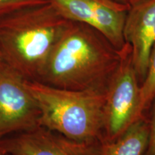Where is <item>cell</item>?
<instances>
[{
  "label": "cell",
  "mask_w": 155,
  "mask_h": 155,
  "mask_svg": "<svg viewBox=\"0 0 155 155\" xmlns=\"http://www.w3.org/2000/svg\"><path fill=\"white\" fill-rule=\"evenodd\" d=\"M122 50L95 28L71 21L54 46L39 82L106 94L121 64Z\"/></svg>",
  "instance_id": "cell-1"
},
{
  "label": "cell",
  "mask_w": 155,
  "mask_h": 155,
  "mask_svg": "<svg viewBox=\"0 0 155 155\" xmlns=\"http://www.w3.org/2000/svg\"><path fill=\"white\" fill-rule=\"evenodd\" d=\"M70 22L50 2L3 17L0 19L2 61L25 80L39 81L54 46Z\"/></svg>",
  "instance_id": "cell-2"
},
{
  "label": "cell",
  "mask_w": 155,
  "mask_h": 155,
  "mask_svg": "<svg viewBox=\"0 0 155 155\" xmlns=\"http://www.w3.org/2000/svg\"><path fill=\"white\" fill-rule=\"evenodd\" d=\"M26 83L40 108V126L76 140L102 141L106 94Z\"/></svg>",
  "instance_id": "cell-3"
},
{
  "label": "cell",
  "mask_w": 155,
  "mask_h": 155,
  "mask_svg": "<svg viewBox=\"0 0 155 155\" xmlns=\"http://www.w3.org/2000/svg\"><path fill=\"white\" fill-rule=\"evenodd\" d=\"M139 96L140 83L131 48L126 43L120 66L106 94L103 143L115 140L137 119Z\"/></svg>",
  "instance_id": "cell-4"
},
{
  "label": "cell",
  "mask_w": 155,
  "mask_h": 155,
  "mask_svg": "<svg viewBox=\"0 0 155 155\" xmlns=\"http://www.w3.org/2000/svg\"><path fill=\"white\" fill-rule=\"evenodd\" d=\"M26 81L0 61V141L40 126V108Z\"/></svg>",
  "instance_id": "cell-5"
},
{
  "label": "cell",
  "mask_w": 155,
  "mask_h": 155,
  "mask_svg": "<svg viewBox=\"0 0 155 155\" xmlns=\"http://www.w3.org/2000/svg\"><path fill=\"white\" fill-rule=\"evenodd\" d=\"M65 18L99 31L121 50L126 45L124 26L130 6L114 0H49Z\"/></svg>",
  "instance_id": "cell-6"
},
{
  "label": "cell",
  "mask_w": 155,
  "mask_h": 155,
  "mask_svg": "<svg viewBox=\"0 0 155 155\" xmlns=\"http://www.w3.org/2000/svg\"><path fill=\"white\" fill-rule=\"evenodd\" d=\"M0 149L13 155H103L100 139L76 140L42 126L5 137Z\"/></svg>",
  "instance_id": "cell-7"
},
{
  "label": "cell",
  "mask_w": 155,
  "mask_h": 155,
  "mask_svg": "<svg viewBox=\"0 0 155 155\" xmlns=\"http://www.w3.org/2000/svg\"><path fill=\"white\" fill-rule=\"evenodd\" d=\"M124 38L131 48L133 65L141 86L155 43V0H139L130 5L124 26Z\"/></svg>",
  "instance_id": "cell-8"
},
{
  "label": "cell",
  "mask_w": 155,
  "mask_h": 155,
  "mask_svg": "<svg viewBox=\"0 0 155 155\" xmlns=\"http://www.w3.org/2000/svg\"><path fill=\"white\" fill-rule=\"evenodd\" d=\"M149 136L147 115L136 119L115 140L103 143V155H144Z\"/></svg>",
  "instance_id": "cell-9"
},
{
  "label": "cell",
  "mask_w": 155,
  "mask_h": 155,
  "mask_svg": "<svg viewBox=\"0 0 155 155\" xmlns=\"http://www.w3.org/2000/svg\"><path fill=\"white\" fill-rule=\"evenodd\" d=\"M155 98V43L151 51L147 73L140 86V96L137 119L146 115Z\"/></svg>",
  "instance_id": "cell-10"
},
{
  "label": "cell",
  "mask_w": 155,
  "mask_h": 155,
  "mask_svg": "<svg viewBox=\"0 0 155 155\" xmlns=\"http://www.w3.org/2000/svg\"><path fill=\"white\" fill-rule=\"evenodd\" d=\"M49 2V0H0V19L22 9Z\"/></svg>",
  "instance_id": "cell-11"
},
{
  "label": "cell",
  "mask_w": 155,
  "mask_h": 155,
  "mask_svg": "<svg viewBox=\"0 0 155 155\" xmlns=\"http://www.w3.org/2000/svg\"><path fill=\"white\" fill-rule=\"evenodd\" d=\"M147 114L149 136L148 142L144 155H155V98Z\"/></svg>",
  "instance_id": "cell-12"
},
{
  "label": "cell",
  "mask_w": 155,
  "mask_h": 155,
  "mask_svg": "<svg viewBox=\"0 0 155 155\" xmlns=\"http://www.w3.org/2000/svg\"><path fill=\"white\" fill-rule=\"evenodd\" d=\"M114 1L118 2H120V3L125 4V5L130 6L131 5H133L134 3H135V2H137L139 1V0H114Z\"/></svg>",
  "instance_id": "cell-13"
},
{
  "label": "cell",
  "mask_w": 155,
  "mask_h": 155,
  "mask_svg": "<svg viewBox=\"0 0 155 155\" xmlns=\"http://www.w3.org/2000/svg\"><path fill=\"white\" fill-rule=\"evenodd\" d=\"M0 155H13V154H9V153L5 152V151L2 150V149H0Z\"/></svg>",
  "instance_id": "cell-14"
},
{
  "label": "cell",
  "mask_w": 155,
  "mask_h": 155,
  "mask_svg": "<svg viewBox=\"0 0 155 155\" xmlns=\"http://www.w3.org/2000/svg\"><path fill=\"white\" fill-rule=\"evenodd\" d=\"M2 61V60H1V58H0V61Z\"/></svg>",
  "instance_id": "cell-15"
}]
</instances>
